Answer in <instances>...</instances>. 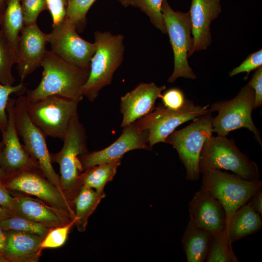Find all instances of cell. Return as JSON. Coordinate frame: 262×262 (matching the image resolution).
Masks as SVG:
<instances>
[{
  "instance_id": "cell-1",
  "label": "cell",
  "mask_w": 262,
  "mask_h": 262,
  "mask_svg": "<svg viewBox=\"0 0 262 262\" xmlns=\"http://www.w3.org/2000/svg\"><path fill=\"white\" fill-rule=\"evenodd\" d=\"M41 66L43 71L40 83L34 89L26 91L29 101L51 95L81 101L90 69L70 64L48 50Z\"/></svg>"
},
{
  "instance_id": "cell-2",
  "label": "cell",
  "mask_w": 262,
  "mask_h": 262,
  "mask_svg": "<svg viewBox=\"0 0 262 262\" xmlns=\"http://www.w3.org/2000/svg\"><path fill=\"white\" fill-rule=\"evenodd\" d=\"M124 39L122 34L100 31L94 33L96 50L82 91L83 96L90 102L96 99L103 88L111 84L115 72L123 61Z\"/></svg>"
},
{
  "instance_id": "cell-3",
  "label": "cell",
  "mask_w": 262,
  "mask_h": 262,
  "mask_svg": "<svg viewBox=\"0 0 262 262\" xmlns=\"http://www.w3.org/2000/svg\"><path fill=\"white\" fill-rule=\"evenodd\" d=\"M62 149L50 154L52 162L60 167L59 181L61 188L73 202L82 186L81 177L84 170L80 156L89 152L84 128L81 123L78 113L72 119Z\"/></svg>"
},
{
  "instance_id": "cell-4",
  "label": "cell",
  "mask_w": 262,
  "mask_h": 262,
  "mask_svg": "<svg viewBox=\"0 0 262 262\" xmlns=\"http://www.w3.org/2000/svg\"><path fill=\"white\" fill-rule=\"evenodd\" d=\"M199 170L225 169L232 171L243 179L260 180L257 164L241 152L233 138L212 136L205 142L200 155Z\"/></svg>"
},
{
  "instance_id": "cell-5",
  "label": "cell",
  "mask_w": 262,
  "mask_h": 262,
  "mask_svg": "<svg viewBox=\"0 0 262 262\" xmlns=\"http://www.w3.org/2000/svg\"><path fill=\"white\" fill-rule=\"evenodd\" d=\"M202 175L200 189L217 199L223 206L227 221L241 206L262 187V181L248 180L220 169L207 170Z\"/></svg>"
},
{
  "instance_id": "cell-6",
  "label": "cell",
  "mask_w": 262,
  "mask_h": 262,
  "mask_svg": "<svg viewBox=\"0 0 262 262\" xmlns=\"http://www.w3.org/2000/svg\"><path fill=\"white\" fill-rule=\"evenodd\" d=\"M212 111L193 119L185 128L174 131L166 139L177 150L186 171V179L196 181L199 179L200 155L206 140L213 132Z\"/></svg>"
},
{
  "instance_id": "cell-7",
  "label": "cell",
  "mask_w": 262,
  "mask_h": 262,
  "mask_svg": "<svg viewBox=\"0 0 262 262\" xmlns=\"http://www.w3.org/2000/svg\"><path fill=\"white\" fill-rule=\"evenodd\" d=\"M162 13L174 54V70L168 82H174L180 77L196 79L187 60L192 55L194 44L189 13L175 11L167 0H163Z\"/></svg>"
},
{
  "instance_id": "cell-8",
  "label": "cell",
  "mask_w": 262,
  "mask_h": 262,
  "mask_svg": "<svg viewBox=\"0 0 262 262\" xmlns=\"http://www.w3.org/2000/svg\"><path fill=\"white\" fill-rule=\"evenodd\" d=\"M80 101L58 95L49 96L29 101L27 113L46 137L63 140L72 119L77 114Z\"/></svg>"
},
{
  "instance_id": "cell-9",
  "label": "cell",
  "mask_w": 262,
  "mask_h": 262,
  "mask_svg": "<svg viewBox=\"0 0 262 262\" xmlns=\"http://www.w3.org/2000/svg\"><path fill=\"white\" fill-rule=\"evenodd\" d=\"M28 102L27 97L23 95L19 96L16 100L13 114L16 131L22 138L24 149L37 164L42 174L50 182L62 190L59 177L52 165L50 153L46 144V137L28 115Z\"/></svg>"
},
{
  "instance_id": "cell-10",
  "label": "cell",
  "mask_w": 262,
  "mask_h": 262,
  "mask_svg": "<svg viewBox=\"0 0 262 262\" xmlns=\"http://www.w3.org/2000/svg\"><path fill=\"white\" fill-rule=\"evenodd\" d=\"M254 100V90L246 84L232 99L213 103L210 108L213 112H217L213 119V132L227 136L231 131L245 128L253 133L255 139L262 146L261 132L252 117Z\"/></svg>"
},
{
  "instance_id": "cell-11",
  "label": "cell",
  "mask_w": 262,
  "mask_h": 262,
  "mask_svg": "<svg viewBox=\"0 0 262 262\" xmlns=\"http://www.w3.org/2000/svg\"><path fill=\"white\" fill-rule=\"evenodd\" d=\"M2 182L10 191L34 196L71 219H75L73 202L62 190L50 182L38 168L21 170L6 178Z\"/></svg>"
},
{
  "instance_id": "cell-12",
  "label": "cell",
  "mask_w": 262,
  "mask_h": 262,
  "mask_svg": "<svg viewBox=\"0 0 262 262\" xmlns=\"http://www.w3.org/2000/svg\"><path fill=\"white\" fill-rule=\"evenodd\" d=\"M209 107V105H196L187 99L184 105L177 110L160 103L151 113L135 122L142 130L148 131V145L152 148L157 143H166L167 138L180 125L212 111Z\"/></svg>"
},
{
  "instance_id": "cell-13",
  "label": "cell",
  "mask_w": 262,
  "mask_h": 262,
  "mask_svg": "<svg viewBox=\"0 0 262 262\" xmlns=\"http://www.w3.org/2000/svg\"><path fill=\"white\" fill-rule=\"evenodd\" d=\"M52 27V31L48 34L50 50L70 64L90 69V61L96 50L95 44L82 38L75 26L66 18Z\"/></svg>"
},
{
  "instance_id": "cell-14",
  "label": "cell",
  "mask_w": 262,
  "mask_h": 262,
  "mask_svg": "<svg viewBox=\"0 0 262 262\" xmlns=\"http://www.w3.org/2000/svg\"><path fill=\"white\" fill-rule=\"evenodd\" d=\"M122 133L107 147L80 156L83 170L102 163L122 158L127 152L136 149L151 150L148 145V132L142 130L135 121L123 128Z\"/></svg>"
},
{
  "instance_id": "cell-15",
  "label": "cell",
  "mask_w": 262,
  "mask_h": 262,
  "mask_svg": "<svg viewBox=\"0 0 262 262\" xmlns=\"http://www.w3.org/2000/svg\"><path fill=\"white\" fill-rule=\"evenodd\" d=\"M19 35L17 48V70L22 81L41 66L47 50L48 34L37 23L24 25Z\"/></svg>"
},
{
  "instance_id": "cell-16",
  "label": "cell",
  "mask_w": 262,
  "mask_h": 262,
  "mask_svg": "<svg viewBox=\"0 0 262 262\" xmlns=\"http://www.w3.org/2000/svg\"><path fill=\"white\" fill-rule=\"evenodd\" d=\"M15 102V99L10 98L7 106L8 124L6 130L1 133L4 145L0 164L5 174V179L24 169H39L37 164L27 153L19 141L14 118L13 108Z\"/></svg>"
},
{
  "instance_id": "cell-17",
  "label": "cell",
  "mask_w": 262,
  "mask_h": 262,
  "mask_svg": "<svg viewBox=\"0 0 262 262\" xmlns=\"http://www.w3.org/2000/svg\"><path fill=\"white\" fill-rule=\"evenodd\" d=\"M165 85L154 82L141 83L121 98L120 112L123 115L121 126L125 128L151 113L155 108L156 99L160 98Z\"/></svg>"
},
{
  "instance_id": "cell-18",
  "label": "cell",
  "mask_w": 262,
  "mask_h": 262,
  "mask_svg": "<svg viewBox=\"0 0 262 262\" xmlns=\"http://www.w3.org/2000/svg\"><path fill=\"white\" fill-rule=\"evenodd\" d=\"M190 220L196 226L213 235L227 227V214L220 202L207 192L200 189L189 204Z\"/></svg>"
},
{
  "instance_id": "cell-19",
  "label": "cell",
  "mask_w": 262,
  "mask_h": 262,
  "mask_svg": "<svg viewBox=\"0 0 262 262\" xmlns=\"http://www.w3.org/2000/svg\"><path fill=\"white\" fill-rule=\"evenodd\" d=\"M221 11L220 0H192L189 13L194 41L192 54L210 45V26Z\"/></svg>"
},
{
  "instance_id": "cell-20",
  "label": "cell",
  "mask_w": 262,
  "mask_h": 262,
  "mask_svg": "<svg viewBox=\"0 0 262 262\" xmlns=\"http://www.w3.org/2000/svg\"><path fill=\"white\" fill-rule=\"evenodd\" d=\"M13 197L12 212L14 215L40 223L49 229L73 220L41 200L27 196Z\"/></svg>"
},
{
  "instance_id": "cell-21",
  "label": "cell",
  "mask_w": 262,
  "mask_h": 262,
  "mask_svg": "<svg viewBox=\"0 0 262 262\" xmlns=\"http://www.w3.org/2000/svg\"><path fill=\"white\" fill-rule=\"evenodd\" d=\"M3 257L6 262H36L40 258L43 238L33 233L6 231Z\"/></svg>"
},
{
  "instance_id": "cell-22",
  "label": "cell",
  "mask_w": 262,
  "mask_h": 262,
  "mask_svg": "<svg viewBox=\"0 0 262 262\" xmlns=\"http://www.w3.org/2000/svg\"><path fill=\"white\" fill-rule=\"evenodd\" d=\"M262 227V215L246 203L231 215L227 224V230L229 240L232 244L257 232Z\"/></svg>"
},
{
  "instance_id": "cell-23",
  "label": "cell",
  "mask_w": 262,
  "mask_h": 262,
  "mask_svg": "<svg viewBox=\"0 0 262 262\" xmlns=\"http://www.w3.org/2000/svg\"><path fill=\"white\" fill-rule=\"evenodd\" d=\"M213 234L190 220L181 239L182 246L188 262L206 261Z\"/></svg>"
},
{
  "instance_id": "cell-24",
  "label": "cell",
  "mask_w": 262,
  "mask_h": 262,
  "mask_svg": "<svg viewBox=\"0 0 262 262\" xmlns=\"http://www.w3.org/2000/svg\"><path fill=\"white\" fill-rule=\"evenodd\" d=\"M24 26L20 0H7L0 16V31L16 53L19 33Z\"/></svg>"
},
{
  "instance_id": "cell-25",
  "label": "cell",
  "mask_w": 262,
  "mask_h": 262,
  "mask_svg": "<svg viewBox=\"0 0 262 262\" xmlns=\"http://www.w3.org/2000/svg\"><path fill=\"white\" fill-rule=\"evenodd\" d=\"M105 196L104 192L98 193L85 185L81 187L73 200L75 225L79 231L83 232L85 230L89 216Z\"/></svg>"
},
{
  "instance_id": "cell-26",
  "label": "cell",
  "mask_w": 262,
  "mask_h": 262,
  "mask_svg": "<svg viewBox=\"0 0 262 262\" xmlns=\"http://www.w3.org/2000/svg\"><path fill=\"white\" fill-rule=\"evenodd\" d=\"M121 160L102 163L85 169L82 175V185L95 189L98 193H103L106 184L112 180L115 176Z\"/></svg>"
},
{
  "instance_id": "cell-27",
  "label": "cell",
  "mask_w": 262,
  "mask_h": 262,
  "mask_svg": "<svg viewBox=\"0 0 262 262\" xmlns=\"http://www.w3.org/2000/svg\"><path fill=\"white\" fill-rule=\"evenodd\" d=\"M207 262H238L227 230V227L213 235L206 260Z\"/></svg>"
},
{
  "instance_id": "cell-28",
  "label": "cell",
  "mask_w": 262,
  "mask_h": 262,
  "mask_svg": "<svg viewBox=\"0 0 262 262\" xmlns=\"http://www.w3.org/2000/svg\"><path fill=\"white\" fill-rule=\"evenodd\" d=\"M17 63V53L0 31V83L13 85L12 68Z\"/></svg>"
},
{
  "instance_id": "cell-29",
  "label": "cell",
  "mask_w": 262,
  "mask_h": 262,
  "mask_svg": "<svg viewBox=\"0 0 262 262\" xmlns=\"http://www.w3.org/2000/svg\"><path fill=\"white\" fill-rule=\"evenodd\" d=\"M0 227L5 231L16 230L35 234L44 238L49 228L25 218L13 215L0 221Z\"/></svg>"
},
{
  "instance_id": "cell-30",
  "label": "cell",
  "mask_w": 262,
  "mask_h": 262,
  "mask_svg": "<svg viewBox=\"0 0 262 262\" xmlns=\"http://www.w3.org/2000/svg\"><path fill=\"white\" fill-rule=\"evenodd\" d=\"M163 0H130V5L138 8L149 18L151 23L163 33L166 30L162 13Z\"/></svg>"
},
{
  "instance_id": "cell-31",
  "label": "cell",
  "mask_w": 262,
  "mask_h": 262,
  "mask_svg": "<svg viewBox=\"0 0 262 262\" xmlns=\"http://www.w3.org/2000/svg\"><path fill=\"white\" fill-rule=\"evenodd\" d=\"M96 0H66V19L73 23L77 30H83L86 15Z\"/></svg>"
},
{
  "instance_id": "cell-32",
  "label": "cell",
  "mask_w": 262,
  "mask_h": 262,
  "mask_svg": "<svg viewBox=\"0 0 262 262\" xmlns=\"http://www.w3.org/2000/svg\"><path fill=\"white\" fill-rule=\"evenodd\" d=\"M76 219L70 222L49 229L48 232L43 238L41 242L42 249L57 248L66 243L70 229L75 225Z\"/></svg>"
},
{
  "instance_id": "cell-33",
  "label": "cell",
  "mask_w": 262,
  "mask_h": 262,
  "mask_svg": "<svg viewBox=\"0 0 262 262\" xmlns=\"http://www.w3.org/2000/svg\"><path fill=\"white\" fill-rule=\"evenodd\" d=\"M25 85L21 82L16 85H6L0 83V131L3 132L6 129L8 121L7 106L11 95L18 96L26 91Z\"/></svg>"
},
{
  "instance_id": "cell-34",
  "label": "cell",
  "mask_w": 262,
  "mask_h": 262,
  "mask_svg": "<svg viewBox=\"0 0 262 262\" xmlns=\"http://www.w3.org/2000/svg\"><path fill=\"white\" fill-rule=\"evenodd\" d=\"M24 25L36 23L40 13L48 9L46 0H20Z\"/></svg>"
},
{
  "instance_id": "cell-35",
  "label": "cell",
  "mask_w": 262,
  "mask_h": 262,
  "mask_svg": "<svg viewBox=\"0 0 262 262\" xmlns=\"http://www.w3.org/2000/svg\"><path fill=\"white\" fill-rule=\"evenodd\" d=\"M261 66H262V49L249 54L239 66L233 68L229 75V77H233L241 73L246 72L247 74L244 78L246 80L251 71L256 70Z\"/></svg>"
},
{
  "instance_id": "cell-36",
  "label": "cell",
  "mask_w": 262,
  "mask_h": 262,
  "mask_svg": "<svg viewBox=\"0 0 262 262\" xmlns=\"http://www.w3.org/2000/svg\"><path fill=\"white\" fill-rule=\"evenodd\" d=\"M160 98L164 107L174 110L181 108L186 100L183 92L177 87L167 90L163 94H162Z\"/></svg>"
},
{
  "instance_id": "cell-37",
  "label": "cell",
  "mask_w": 262,
  "mask_h": 262,
  "mask_svg": "<svg viewBox=\"0 0 262 262\" xmlns=\"http://www.w3.org/2000/svg\"><path fill=\"white\" fill-rule=\"evenodd\" d=\"M46 2L52 17V27H53L66 18V0H46Z\"/></svg>"
},
{
  "instance_id": "cell-38",
  "label": "cell",
  "mask_w": 262,
  "mask_h": 262,
  "mask_svg": "<svg viewBox=\"0 0 262 262\" xmlns=\"http://www.w3.org/2000/svg\"><path fill=\"white\" fill-rule=\"evenodd\" d=\"M254 91V109L262 105V66L256 69L252 77L247 84Z\"/></svg>"
},
{
  "instance_id": "cell-39",
  "label": "cell",
  "mask_w": 262,
  "mask_h": 262,
  "mask_svg": "<svg viewBox=\"0 0 262 262\" xmlns=\"http://www.w3.org/2000/svg\"><path fill=\"white\" fill-rule=\"evenodd\" d=\"M13 200L14 197L11 195L10 190L2 181H0V206L12 213Z\"/></svg>"
},
{
  "instance_id": "cell-40",
  "label": "cell",
  "mask_w": 262,
  "mask_h": 262,
  "mask_svg": "<svg viewBox=\"0 0 262 262\" xmlns=\"http://www.w3.org/2000/svg\"><path fill=\"white\" fill-rule=\"evenodd\" d=\"M250 206L260 215H262V191L256 192L247 202Z\"/></svg>"
},
{
  "instance_id": "cell-41",
  "label": "cell",
  "mask_w": 262,
  "mask_h": 262,
  "mask_svg": "<svg viewBox=\"0 0 262 262\" xmlns=\"http://www.w3.org/2000/svg\"><path fill=\"white\" fill-rule=\"evenodd\" d=\"M7 239L6 231L0 226V262H6L3 257Z\"/></svg>"
},
{
  "instance_id": "cell-42",
  "label": "cell",
  "mask_w": 262,
  "mask_h": 262,
  "mask_svg": "<svg viewBox=\"0 0 262 262\" xmlns=\"http://www.w3.org/2000/svg\"><path fill=\"white\" fill-rule=\"evenodd\" d=\"M13 215H14V214L11 211L6 210L0 206V221Z\"/></svg>"
},
{
  "instance_id": "cell-43",
  "label": "cell",
  "mask_w": 262,
  "mask_h": 262,
  "mask_svg": "<svg viewBox=\"0 0 262 262\" xmlns=\"http://www.w3.org/2000/svg\"><path fill=\"white\" fill-rule=\"evenodd\" d=\"M3 142L1 140L0 142V181H3V180H4L5 178V174L1 168V164H0V158H1V152L3 147Z\"/></svg>"
},
{
  "instance_id": "cell-44",
  "label": "cell",
  "mask_w": 262,
  "mask_h": 262,
  "mask_svg": "<svg viewBox=\"0 0 262 262\" xmlns=\"http://www.w3.org/2000/svg\"><path fill=\"white\" fill-rule=\"evenodd\" d=\"M118 1L124 7L130 6V0H118Z\"/></svg>"
},
{
  "instance_id": "cell-45",
  "label": "cell",
  "mask_w": 262,
  "mask_h": 262,
  "mask_svg": "<svg viewBox=\"0 0 262 262\" xmlns=\"http://www.w3.org/2000/svg\"><path fill=\"white\" fill-rule=\"evenodd\" d=\"M5 0H0V16L1 14V10Z\"/></svg>"
}]
</instances>
